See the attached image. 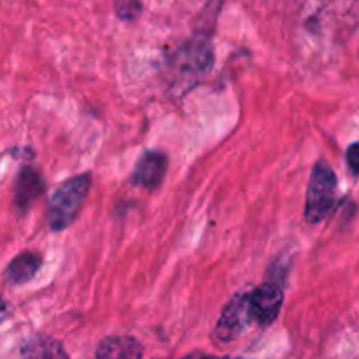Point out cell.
<instances>
[{"label":"cell","mask_w":359,"mask_h":359,"mask_svg":"<svg viewBox=\"0 0 359 359\" xmlns=\"http://www.w3.org/2000/svg\"><path fill=\"white\" fill-rule=\"evenodd\" d=\"M90 175H76L63 182L53 195L49 203V224L55 231L70 226L90 191Z\"/></svg>","instance_id":"obj_1"},{"label":"cell","mask_w":359,"mask_h":359,"mask_svg":"<svg viewBox=\"0 0 359 359\" xmlns=\"http://www.w3.org/2000/svg\"><path fill=\"white\" fill-rule=\"evenodd\" d=\"M337 193V175L326 161H318L312 170L305 203V219L311 224L321 223L333 209Z\"/></svg>","instance_id":"obj_2"},{"label":"cell","mask_w":359,"mask_h":359,"mask_svg":"<svg viewBox=\"0 0 359 359\" xmlns=\"http://www.w3.org/2000/svg\"><path fill=\"white\" fill-rule=\"evenodd\" d=\"M284 294L277 284L266 283L256 287L252 293L248 294L249 316L251 321H256L262 326L272 325L279 316L280 307H283Z\"/></svg>","instance_id":"obj_3"},{"label":"cell","mask_w":359,"mask_h":359,"mask_svg":"<svg viewBox=\"0 0 359 359\" xmlns=\"http://www.w3.org/2000/svg\"><path fill=\"white\" fill-rule=\"evenodd\" d=\"M248 323H251L248 294H238V297H235L233 300L224 307L223 314H221L219 321H217V339L223 340V342H230V340L237 339V337L245 330Z\"/></svg>","instance_id":"obj_4"},{"label":"cell","mask_w":359,"mask_h":359,"mask_svg":"<svg viewBox=\"0 0 359 359\" xmlns=\"http://www.w3.org/2000/svg\"><path fill=\"white\" fill-rule=\"evenodd\" d=\"M165 172H167V156L163 153H156V151H147L137 161L133 179L142 188L153 189L163 181Z\"/></svg>","instance_id":"obj_5"},{"label":"cell","mask_w":359,"mask_h":359,"mask_svg":"<svg viewBox=\"0 0 359 359\" xmlns=\"http://www.w3.org/2000/svg\"><path fill=\"white\" fill-rule=\"evenodd\" d=\"M142 347L132 337H109L97 349V359H140Z\"/></svg>","instance_id":"obj_6"},{"label":"cell","mask_w":359,"mask_h":359,"mask_svg":"<svg viewBox=\"0 0 359 359\" xmlns=\"http://www.w3.org/2000/svg\"><path fill=\"white\" fill-rule=\"evenodd\" d=\"M42 189L44 188H42V181L37 172L32 168H23L18 175L16 188H14V203L18 209H28L41 196Z\"/></svg>","instance_id":"obj_7"},{"label":"cell","mask_w":359,"mask_h":359,"mask_svg":"<svg viewBox=\"0 0 359 359\" xmlns=\"http://www.w3.org/2000/svg\"><path fill=\"white\" fill-rule=\"evenodd\" d=\"M23 359H69L62 344L46 335H37L23 346Z\"/></svg>","instance_id":"obj_8"},{"label":"cell","mask_w":359,"mask_h":359,"mask_svg":"<svg viewBox=\"0 0 359 359\" xmlns=\"http://www.w3.org/2000/svg\"><path fill=\"white\" fill-rule=\"evenodd\" d=\"M39 266H41V258L35 252H21L9 263L4 277L11 284H23L37 273Z\"/></svg>","instance_id":"obj_9"},{"label":"cell","mask_w":359,"mask_h":359,"mask_svg":"<svg viewBox=\"0 0 359 359\" xmlns=\"http://www.w3.org/2000/svg\"><path fill=\"white\" fill-rule=\"evenodd\" d=\"M177 55L179 63L188 70H207L210 67V60H212V51H210L209 42L205 41L189 42Z\"/></svg>","instance_id":"obj_10"},{"label":"cell","mask_w":359,"mask_h":359,"mask_svg":"<svg viewBox=\"0 0 359 359\" xmlns=\"http://www.w3.org/2000/svg\"><path fill=\"white\" fill-rule=\"evenodd\" d=\"M114 9L121 20H135L140 14V0H116Z\"/></svg>","instance_id":"obj_11"},{"label":"cell","mask_w":359,"mask_h":359,"mask_svg":"<svg viewBox=\"0 0 359 359\" xmlns=\"http://www.w3.org/2000/svg\"><path fill=\"white\" fill-rule=\"evenodd\" d=\"M347 163H349V168L354 172V174L359 175V142L353 144L347 149Z\"/></svg>","instance_id":"obj_12"},{"label":"cell","mask_w":359,"mask_h":359,"mask_svg":"<svg viewBox=\"0 0 359 359\" xmlns=\"http://www.w3.org/2000/svg\"><path fill=\"white\" fill-rule=\"evenodd\" d=\"M7 316V305H6V302H4V298L0 297V323L4 321V318H6Z\"/></svg>","instance_id":"obj_13"},{"label":"cell","mask_w":359,"mask_h":359,"mask_svg":"<svg viewBox=\"0 0 359 359\" xmlns=\"http://www.w3.org/2000/svg\"><path fill=\"white\" fill-rule=\"evenodd\" d=\"M184 359H212V358H196V356H189V358H184Z\"/></svg>","instance_id":"obj_14"}]
</instances>
